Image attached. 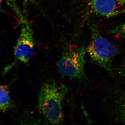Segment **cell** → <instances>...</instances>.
Returning <instances> with one entry per match:
<instances>
[{"label": "cell", "mask_w": 125, "mask_h": 125, "mask_svg": "<svg viewBox=\"0 0 125 125\" xmlns=\"http://www.w3.org/2000/svg\"><path fill=\"white\" fill-rule=\"evenodd\" d=\"M19 18L21 23V30L15 47L14 55L18 60L26 63L33 55L35 43L33 33L29 23L22 15Z\"/></svg>", "instance_id": "cell-4"}, {"label": "cell", "mask_w": 125, "mask_h": 125, "mask_svg": "<svg viewBox=\"0 0 125 125\" xmlns=\"http://www.w3.org/2000/svg\"><path fill=\"white\" fill-rule=\"evenodd\" d=\"M67 90L64 85L53 80L45 83L40 88L38 96L39 111L52 124H60L63 120L62 103Z\"/></svg>", "instance_id": "cell-1"}, {"label": "cell", "mask_w": 125, "mask_h": 125, "mask_svg": "<svg viewBox=\"0 0 125 125\" xmlns=\"http://www.w3.org/2000/svg\"><path fill=\"white\" fill-rule=\"evenodd\" d=\"M109 33L125 40V22L109 30Z\"/></svg>", "instance_id": "cell-8"}, {"label": "cell", "mask_w": 125, "mask_h": 125, "mask_svg": "<svg viewBox=\"0 0 125 125\" xmlns=\"http://www.w3.org/2000/svg\"><path fill=\"white\" fill-rule=\"evenodd\" d=\"M85 51L83 46H70L65 51L57 64L62 76L70 79H80L83 77Z\"/></svg>", "instance_id": "cell-3"}, {"label": "cell", "mask_w": 125, "mask_h": 125, "mask_svg": "<svg viewBox=\"0 0 125 125\" xmlns=\"http://www.w3.org/2000/svg\"><path fill=\"white\" fill-rule=\"evenodd\" d=\"M116 109L120 120L125 124V94L121 96L117 101Z\"/></svg>", "instance_id": "cell-7"}, {"label": "cell", "mask_w": 125, "mask_h": 125, "mask_svg": "<svg viewBox=\"0 0 125 125\" xmlns=\"http://www.w3.org/2000/svg\"><path fill=\"white\" fill-rule=\"evenodd\" d=\"M122 73H123V75L125 79V65L123 67L122 69Z\"/></svg>", "instance_id": "cell-9"}, {"label": "cell", "mask_w": 125, "mask_h": 125, "mask_svg": "<svg viewBox=\"0 0 125 125\" xmlns=\"http://www.w3.org/2000/svg\"><path fill=\"white\" fill-rule=\"evenodd\" d=\"M11 100L7 87L0 86V112H4L11 107Z\"/></svg>", "instance_id": "cell-6"}, {"label": "cell", "mask_w": 125, "mask_h": 125, "mask_svg": "<svg viewBox=\"0 0 125 125\" xmlns=\"http://www.w3.org/2000/svg\"><path fill=\"white\" fill-rule=\"evenodd\" d=\"M3 0H0V11L1 10V5H2V3Z\"/></svg>", "instance_id": "cell-11"}, {"label": "cell", "mask_w": 125, "mask_h": 125, "mask_svg": "<svg viewBox=\"0 0 125 125\" xmlns=\"http://www.w3.org/2000/svg\"><path fill=\"white\" fill-rule=\"evenodd\" d=\"M25 2H31V3H34L35 2V0H24Z\"/></svg>", "instance_id": "cell-10"}, {"label": "cell", "mask_w": 125, "mask_h": 125, "mask_svg": "<svg viewBox=\"0 0 125 125\" xmlns=\"http://www.w3.org/2000/svg\"><path fill=\"white\" fill-rule=\"evenodd\" d=\"M88 6L92 13L104 17L125 14V0H89Z\"/></svg>", "instance_id": "cell-5"}, {"label": "cell", "mask_w": 125, "mask_h": 125, "mask_svg": "<svg viewBox=\"0 0 125 125\" xmlns=\"http://www.w3.org/2000/svg\"><path fill=\"white\" fill-rule=\"evenodd\" d=\"M86 50L93 62L111 71L117 50L113 44L99 33L95 27L92 30V39Z\"/></svg>", "instance_id": "cell-2"}]
</instances>
